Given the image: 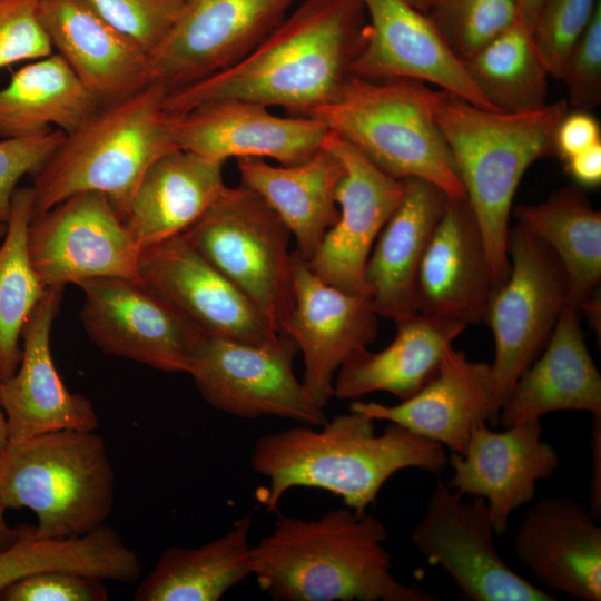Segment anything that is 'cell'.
Returning a JSON list of instances; mask_svg holds the SVG:
<instances>
[{"label": "cell", "instance_id": "49", "mask_svg": "<svg viewBox=\"0 0 601 601\" xmlns=\"http://www.w3.org/2000/svg\"><path fill=\"white\" fill-rule=\"evenodd\" d=\"M8 443H9L8 424H7V418H6V414H4L2 402H1V395H0V455L6 450Z\"/></svg>", "mask_w": 601, "mask_h": 601}, {"label": "cell", "instance_id": "18", "mask_svg": "<svg viewBox=\"0 0 601 601\" xmlns=\"http://www.w3.org/2000/svg\"><path fill=\"white\" fill-rule=\"evenodd\" d=\"M328 132L317 118L283 117L239 99L209 101L171 116L177 148L223 161L254 157L279 165L299 164L323 147Z\"/></svg>", "mask_w": 601, "mask_h": 601}, {"label": "cell", "instance_id": "23", "mask_svg": "<svg viewBox=\"0 0 601 601\" xmlns=\"http://www.w3.org/2000/svg\"><path fill=\"white\" fill-rule=\"evenodd\" d=\"M569 496L536 501L513 540L516 560L546 589L581 601L601 600V526Z\"/></svg>", "mask_w": 601, "mask_h": 601}, {"label": "cell", "instance_id": "44", "mask_svg": "<svg viewBox=\"0 0 601 601\" xmlns=\"http://www.w3.org/2000/svg\"><path fill=\"white\" fill-rule=\"evenodd\" d=\"M599 142L601 130L598 119L590 111L568 110L555 131V154L564 161Z\"/></svg>", "mask_w": 601, "mask_h": 601}, {"label": "cell", "instance_id": "6", "mask_svg": "<svg viewBox=\"0 0 601 601\" xmlns=\"http://www.w3.org/2000/svg\"><path fill=\"white\" fill-rule=\"evenodd\" d=\"M439 90L406 78L351 75L336 97L312 116L396 178H420L450 198H465L435 118Z\"/></svg>", "mask_w": 601, "mask_h": 601}, {"label": "cell", "instance_id": "14", "mask_svg": "<svg viewBox=\"0 0 601 601\" xmlns=\"http://www.w3.org/2000/svg\"><path fill=\"white\" fill-rule=\"evenodd\" d=\"M299 0H187L150 55L148 83L168 93L225 70L253 51Z\"/></svg>", "mask_w": 601, "mask_h": 601}, {"label": "cell", "instance_id": "21", "mask_svg": "<svg viewBox=\"0 0 601 601\" xmlns=\"http://www.w3.org/2000/svg\"><path fill=\"white\" fill-rule=\"evenodd\" d=\"M65 286L48 287L22 331L19 366L0 381L9 442L63 431H95L98 416L86 396L71 393L56 370L50 333Z\"/></svg>", "mask_w": 601, "mask_h": 601}, {"label": "cell", "instance_id": "30", "mask_svg": "<svg viewBox=\"0 0 601 601\" xmlns=\"http://www.w3.org/2000/svg\"><path fill=\"white\" fill-rule=\"evenodd\" d=\"M395 324L396 336L388 346L380 352L364 348L339 367L334 397L355 401L374 392H387L401 401L411 397L434 377L446 348L467 326L425 313Z\"/></svg>", "mask_w": 601, "mask_h": 601}, {"label": "cell", "instance_id": "31", "mask_svg": "<svg viewBox=\"0 0 601 601\" xmlns=\"http://www.w3.org/2000/svg\"><path fill=\"white\" fill-rule=\"evenodd\" d=\"M252 516L199 548L165 550L134 593L136 601H217L250 574Z\"/></svg>", "mask_w": 601, "mask_h": 601}, {"label": "cell", "instance_id": "47", "mask_svg": "<svg viewBox=\"0 0 601 601\" xmlns=\"http://www.w3.org/2000/svg\"><path fill=\"white\" fill-rule=\"evenodd\" d=\"M545 0H513L518 22L530 33L532 31Z\"/></svg>", "mask_w": 601, "mask_h": 601}, {"label": "cell", "instance_id": "8", "mask_svg": "<svg viewBox=\"0 0 601 601\" xmlns=\"http://www.w3.org/2000/svg\"><path fill=\"white\" fill-rule=\"evenodd\" d=\"M280 332L293 307L290 233L252 189L226 187L183 233Z\"/></svg>", "mask_w": 601, "mask_h": 601}, {"label": "cell", "instance_id": "1", "mask_svg": "<svg viewBox=\"0 0 601 601\" xmlns=\"http://www.w3.org/2000/svg\"><path fill=\"white\" fill-rule=\"evenodd\" d=\"M366 36L361 0H299L245 58L168 93L164 108L177 116L209 101L239 99L312 117L339 92Z\"/></svg>", "mask_w": 601, "mask_h": 601}, {"label": "cell", "instance_id": "7", "mask_svg": "<svg viewBox=\"0 0 601 601\" xmlns=\"http://www.w3.org/2000/svg\"><path fill=\"white\" fill-rule=\"evenodd\" d=\"M115 474L105 440L93 431H56L9 442L0 455V500L37 516L33 536L63 539L106 523Z\"/></svg>", "mask_w": 601, "mask_h": 601}, {"label": "cell", "instance_id": "29", "mask_svg": "<svg viewBox=\"0 0 601 601\" xmlns=\"http://www.w3.org/2000/svg\"><path fill=\"white\" fill-rule=\"evenodd\" d=\"M240 184L256 193L295 238V252L308 260L338 218L336 190L345 168L325 144L307 160L272 165L262 158L236 159Z\"/></svg>", "mask_w": 601, "mask_h": 601}, {"label": "cell", "instance_id": "35", "mask_svg": "<svg viewBox=\"0 0 601 601\" xmlns=\"http://www.w3.org/2000/svg\"><path fill=\"white\" fill-rule=\"evenodd\" d=\"M35 214L32 188L19 187L0 243V381L17 371L22 331L47 289L36 274L28 248V229Z\"/></svg>", "mask_w": 601, "mask_h": 601}, {"label": "cell", "instance_id": "51", "mask_svg": "<svg viewBox=\"0 0 601 601\" xmlns=\"http://www.w3.org/2000/svg\"><path fill=\"white\" fill-rule=\"evenodd\" d=\"M6 233V224H0V242L3 238Z\"/></svg>", "mask_w": 601, "mask_h": 601}, {"label": "cell", "instance_id": "26", "mask_svg": "<svg viewBox=\"0 0 601 601\" xmlns=\"http://www.w3.org/2000/svg\"><path fill=\"white\" fill-rule=\"evenodd\" d=\"M404 181L403 199L376 238L364 273L374 312L394 323L418 313L420 265L451 199L426 180L406 178Z\"/></svg>", "mask_w": 601, "mask_h": 601}, {"label": "cell", "instance_id": "32", "mask_svg": "<svg viewBox=\"0 0 601 601\" xmlns=\"http://www.w3.org/2000/svg\"><path fill=\"white\" fill-rule=\"evenodd\" d=\"M100 104L56 52L12 73L0 88V138H21L51 129L69 134Z\"/></svg>", "mask_w": 601, "mask_h": 601}, {"label": "cell", "instance_id": "11", "mask_svg": "<svg viewBox=\"0 0 601 601\" xmlns=\"http://www.w3.org/2000/svg\"><path fill=\"white\" fill-rule=\"evenodd\" d=\"M495 535L484 499L464 501L461 493L440 481L410 539L470 600H554L504 562L495 549Z\"/></svg>", "mask_w": 601, "mask_h": 601}, {"label": "cell", "instance_id": "33", "mask_svg": "<svg viewBox=\"0 0 601 601\" xmlns=\"http://www.w3.org/2000/svg\"><path fill=\"white\" fill-rule=\"evenodd\" d=\"M518 223L558 257L566 279L568 304L580 312L601 279V213L577 185L546 200L516 208Z\"/></svg>", "mask_w": 601, "mask_h": 601}, {"label": "cell", "instance_id": "46", "mask_svg": "<svg viewBox=\"0 0 601 601\" xmlns=\"http://www.w3.org/2000/svg\"><path fill=\"white\" fill-rule=\"evenodd\" d=\"M591 479L589 483V510L598 521L601 519V416H592L590 433Z\"/></svg>", "mask_w": 601, "mask_h": 601}, {"label": "cell", "instance_id": "19", "mask_svg": "<svg viewBox=\"0 0 601 601\" xmlns=\"http://www.w3.org/2000/svg\"><path fill=\"white\" fill-rule=\"evenodd\" d=\"M449 463L453 473L447 485L484 499L495 534L502 535L513 511L532 501L538 482L552 476L561 460L542 439L540 420H533L500 432L476 424L464 451L452 452Z\"/></svg>", "mask_w": 601, "mask_h": 601}, {"label": "cell", "instance_id": "40", "mask_svg": "<svg viewBox=\"0 0 601 601\" xmlns=\"http://www.w3.org/2000/svg\"><path fill=\"white\" fill-rule=\"evenodd\" d=\"M568 90V104L591 111L601 102V3L572 47L560 78Z\"/></svg>", "mask_w": 601, "mask_h": 601}, {"label": "cell", "instance_id": "43", "mask_svg": "<svg viewBox=\"0 0 601 601\" xmlns=\"http://www.w3.org/2000/svg\"><path fill=\"white\" fill-rule=\"evenodd\" d=\"M104 580L73 572L51 571L23 578L0 591V601H105Z\"/></svg>", "mask_w": 601, "mask_h": 601}, {"label": "cell", "instance_id": "39", "mask_svg": "<svg viewBox=\"0 0 601 601\" xmlns=\"http://www.w3.org/2000/svg\"><path fill=\"white\" fill-rule=\"evenodd\" d=\"M149 57L180 17L187 0H87Z\"/></svg>", "mask_w": 601, "mask_h": 601}, {"label": "cell", "instance_id": "5", "mask_svg": "<svg viewBox=\"0 0 601 601\" xmlns=\"http://www.w3.org/2000/svg\"><path fill=\"white\" fill-rule=\"evenodd\" d=\"M167 96L157 85L97 109L32 175L35 213L86 191L108 197L122 218L149 166L177 148L171 116L164 108Z\"/></svg>", "mask_w": 601, "mask_h": 601}, {"label": "cell", "instance_id": "3", "mask_svg": "<svg viewBox=\"0 0 601 601\" xmlns=\"http://www.w3.org/2000/svg\"><path fill=\"white\" fill-rule=\"evenodd\" d=\"M447 463L443 445L393 423L377 434L374 418L351 410L322 426L298 424L263 435L250 456L254 471L268 481L260 499L268 512L295 487L331 492L364 512L401 470L439 474Z\"/></svg>", "mask_w": 601, "mask_h": 601}, {"label": "cell", "instance_id": "10", "mask_svg": "<svg viewBox=\"0 0 601 601\" xmlns=\"http://www.w3.org/2000/svg\"><path fill=\"white\" fill-rule=\"evenodd\" d=\"M298 353L295 341L283 332L260 343L205 336L189 375L218 411L322 426L328 421L324 408L312 401L294 372Z\"/></svg>", "mask_w": 601, "mask_h": 601}, {"label": "cell", "instance_id": "50", "mask_svg": "<svg viewBox=\"0 0 601 601\" xmlns=\"http://www.w3.org/2000/svg\"><path fill=\"white\" fill-rule=\"evenodd\" d=\"M411 6L423 13H426L434 0H406Z\"/></svg>", "mask_w": 601, "mask_h": 601}, {"label": "cell", "instance_id": "41", "mask_svg": "<svg viewBox=\"0 0 601 601\" xmlns=\"http://www.w3.org/2000/svg\"><path fill=\"white\" fill-rule=\"evenodd\" d=\"M52 52L38 0H0V69Z\"/></svg>", "mask_w": 601, "mask_h": 601}, {"label": "cell", "instance_id": "4", "mask_svg": "<svg viewBox=\"0 0 601 601\" xmlns=\"http://www.w3.org/2000/svg\"><path fill=\"white\" fill-rule=\"evenodd\" d=\"M566 100L524 112L481 108L439 90L435 118L483 236L494 288L510 270L509 217L516 188L528 168L554 155Z\"/></svg>", "mask_w": 601, "mask_h": 601}, {"label": "cell", "instance_id": "15", "mask_svg": "<svg viewBox=\"0 0 601 601\" xmlns=\"http://www.w3.org/2000/svg\"><path fill=\"white\" fill-rule=\"evenodd\" d=\"M292 283L293 307L280 332L295 341L303 355L306 393L325 408L334 397L339 367L375 339L377 314L368 295L326 284L295 250Z\"/></svg>", "mask_w": 601, "mask_h": 601}, {"label": "cell", "instance_id": "27", "mask_svg": "<svg viewBox=\"0 0 601 601\" xmlns=\"http://www.w3.org/2000/svg\"><path fill=\"white\" fill-rule=\"evenodd\" d=\"M558 411L601 416V375L585 344L579 312L566 306L545 347L503 403L504 427Z\"/></svg>", "mask_w": 601, "mask_h": 601}, {"label": "cell", "instance_id": "22", "mask_svg": "<svg viewBox=\"0 0 601 601\" xmlns=\"http://www.w3.org/2000/svg\"><path fill=\"white\" fill-rule=\"evenodd\" d=\"M351 411L397 424L454 453H462L479 423L499 424L500 406L491 364L449 346L434 377L395 405L355 400Z\"/></svg>", "mask_w": 601, "mask_h": 601}, {"label": "cell", "instance_id": "2", "mask_svg": "<svg viewBox=\"0 0 601 601\" xmlns=\"http://www.w3.org/2000/svg\"><path fill=\"white\" fill-rule=\"evenodd\" d=\"M386 539L381 520L347 506L314 520L278 515L250 548V574L277 601L439 600L397 580Z\"/></svg>", "mask_w": 601, "mask_h": 601}, {"label": "cell", "instance_id": "17", "mask_svg": "<svg viewBox=\"0 0 601 601\" xmlns=\"http://www.w3.org/2000/svg\"><path fill=\"white\" fill-rule=\"evenodd\" d=\"M139 275L205 336L260 343L280 333L184 234L142 248Z\"/></svg>", "mask_w": 601, "mask_h": 601}, {"label": "cell", "instance_id": "25", "mask_svg": "<svg viewBox=\"0 0 601 601\" xmlns=\"http://www.w3.org/2000/svg\"><path fill=\"white\" fill-rule=\"evenodd\" d=\"M493 289L483 236L471 207L466 198H451L420 265L417 311L477 324Z\"/></svg>", "mask_w": 601, "mask_h": 601}, {"label": "cell", "instance_id": "16", "mask_svg": "<svg viewBox=\"0 0 601 601\" xmlns=\"http://www.w3.org/2000/svg\"><path fill=\"white\" fill-rule=\"evenodd\" d=\"M324 144L345 168L336 190L338 218L306 263L326 284L367 295L366 262L381 230L403 199L405 181L382 171L331 130Z\"/></svg>", "mask_w": 601, "mask_h": 601}, {"label": "cell", "instance_id": "20", "mask_svg": "<svg viewBox=\"0 0 601 601\" xmlns=\"http://www.w3.org/2000/svg\"><path fill=\"white\" fill-rule=\"evenodd\" d=\"M361 1L367 16V36L351 75L373 80H420L494 110L425 13L406 0Z\"/></svg>", "mask_w": 601, "mask_h": 601}, {"label": "cell", "instance_id": "12", "mask_svg": "<svg viewBox=\"0 0 601 601\" xmlns=\"http://www.w3.org/2000/svg\"><path fill=\"white\" fill-rule=\"evenodd\" d=\"M80 318L89 338L106 354L150 367L190 374L205 335L141 280L92 278Z\"/></svg>", "mask_w": 601, "mask_h": 601}, {"label": "cell", "instance_id": "24", "mask_svg": "<svg viewBox=\"0 0 601 601\" xmlns=\"http://www.w3.org/2000/svg\"><path fill=\"white\" fill-rule=\"evenodd\" d=\"M38 12L53 52L100 105L148 83L149 56L87 0H38Z\"/></svg>", "mask_w": 601, "mask_h": 601}, {"label": "cell", "instance_id": "37", "mask_svg": "<svg viewBox=\"0 0 601 601\" xmlns=\"http://www.w3.org/2000/svg\"><path fill=\"white\" fill-rule=\"evenodd\" d=\"M425 14L461 61L518 21L513 0H434Z\"/></svg>", "mask_w": 601, "mask_h": 601}, {"label": "cell", "instance_id": "34", "mask_svg": "<svg viewBox=\"0 0 601 601\" xmlns=\"http://www.w3.org/2000/svg\"><path fill=\"white\" fill-rule=\"evenodd\" d=\"M33 530L0 552V591L23 578L51 571L118 582L140 577L137 552L106 523L87 534L63 539H37Z\"/></svg>", "mask_w": 601, "mask_h": 601}, {"label": "cell", "instance_id": "9", "mask_svg": "<svg viewBox=\"0 0 601 601\" xmlns=\"http://www.w3.org/2000/svg\"><path fill=\"white\" fill-rule=\"evenodd\" d=\"M506 249L509 275L493 289L483 319L494 336L491 368L500 411L569 306L563 268L538 236L518 223L509 229Z\"/></svg>", "mask_w": 601, "mask_h": 601}, {"label": "cell", "instance_id": "48", "mask_svg": "<svg viewBox=\"0 0 601 601\" xmlns=\"http://www.w3.org/2000/svg\"><path fill=\"white\" fill-rule=\"evenodd\" d=\"M4 510L6 508L0 500V552L10 548L33 530V526L11 528L4 519Z\"/></svg>", "mask_w": 601, "mask_h": 601}, {"label": "cell", "instance_id": "42", "mask_svg": "<svg viewBox=\"0 0 601 601\" xmlns=\"http://www.w3.org/2000/svg\"><path fill=\"white\" fill-rule=\"evenodd\" d=\"M66 134L59 129L21 138H0V224H6L19 181L33 175L56 151Z\"/></svg>", "mask_w": 601, "mask_h": 601}, {"label": "cell", "instance_id": "36", "mask_svg": "<svg viewBox=\"0 0 601 601\" xmlns=\"http://www.w3.org/2000/svg\"><path fill=\"white\" fill-rule=\"evenodd\" d=\"M462 63L496 111L524 112L546 105L550 75L518 21Z\"/></svg>", "mask_w": 601, "mask_h": 601}, {"label": "cell", "instance_id": "45", "mask_svg": "<svg viewBox=\"0 0 601 601\" xmlns=\"http://www.w3.org/2000/svg\"><path fill=\"white\" fill-rule=\"evenodd\" d=\"M565 170L578 185L588 187L601 183V142L564 160Z\"/></svg>", "mask_w": 601, "mask_h": 601}, {"label": "cell", "instance_id": "13", "mask_svg": "<svg viewBox=\"0 0 601 601\" xmlns=\"http://www.w3.org/2000/svg\"><path fill=\"white\" fill-rule=\"evenodd\" d=\"M28 248L46 288L100 277L141 280V249L101 193H79L35 214Z\"/></svg>", "mask_w": 601, "mask_h": 601}, {"label": "cell", "instance_id": "38", "mask_svg": "<svg viewBox=\"0 0 601 601\" xmlns=\"http://www.w3.org/2000/svg\"><path fill=\"white\" fill-rule=\"evenodd\" d=\"M601 0H545L532 31L534 48L550 76L559 79L572 47Z\"/></svg>", "mask_w": 601, "mask_h": 601}, {"label": "cell", "instance_id": "28", "mask_svg": "<svg viewBox=\"0 0 601 601\" xmlns=\"http://www.w3.org/2000/svg\"><path fill=\"white\" fill-rule=\"evenodd\" d=\"M226 161L174 148L144 174L122 221L140 249L188 229L221 195Z\"/></svg>", "mask_w": 601, "mask_h": 601}]
</instances>
